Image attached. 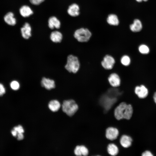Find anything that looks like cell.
<instances>
[{
	"label": "cell",
	"instance_id": "cell-1",
	"mask_svg": "<svg viewBox=\"0 0 156 156\" xmlns=\"http://www.w3.org/2000/svg\"><path fill=\"white\" fill-rule=\"evenodd\" d=\"M133 113V109L130 104H127L125 102L120 103L115 109L114 116L118 120L124 118L130 119Z\"/></svg>",
	"mask_w": 156,
	"mask_h": 156
},
{
	"label": "cell",
	"instance_id": "cell-2",
	"mask_svg": "<svg viewBox=\"0 0 156 156\" xmlns=\"http://www.w3.org/2000/svg\"><path fill=\"white\" fill-rule=\"evenodd\" d=\"M80 63L78 57L72 55H70L67 58L65 69L69 72L75 73L79 70Z\"/></svg>",
	"mask_w": 156,
	"mask_h": 156
},
{
	"label": "cell",
	"instance_id": "cell-3",
	"mask_svg": "<svg viewBox=\"0 0 156 156\" xmlns=\"http://www.w3.org/2000/svg\"><path fill=\"white\" fill-rule=\"evenodd\" d=\"M63 112L68 116H73L77 111L78 107L75 101L73 100H65L62 105Z\"/></svg>",
	"mask_w": 156,
	"mask_h": 156
},
{
	"label": "cell",
	"instance_id": "cell-4",
	"mask_svg": "<svg viewBox=\"0 0 156 156\" xmlns=\"http://www.w3.org/2000/svg\"><path fill=\"white\" fill-rule=\"evenodd\" d=\"M92 34L87 28H82L77 29L74 34L75 38L80 42H86L90 39Z\"/></svg>",
	"mask_w": 156,
	"mask_h": 156
},
{
	"label": "cell",
	"instance_id": "cell-5",
	"mask_svg": "<svg viewBox=\"0 0 156 156\" xmlns=\"http://www.w3.org/2000/svg\"><path fill=\"white\" fill-rule=\"evenodd\" d=\"M115 62V60L113 57L109 55H107L104 57L101 63L103 68L109 70L113 68Z\"/></svg>",
	"mask_w": 156,
	"mask_h": 156
},
{
	"label": "cell",
	"instance_id": "cell-6",
	"mask_svg": "<svg viewBox=\"0 0 156 156\" xmlns=\"http://www.w3.org/2000/svg\"><path fill=\"white\" fill-rule=\"evenodd\" d=\"M108 81L110 85L113 88L119 86L121 83L120 78L116 73H111L108 77Z\"/></svg>",
	"mask_w": 156,
	"mask_h": 156
},
{
	"label": "cell",
	"instance_id": "cell-7",
	"mask_svg": "<svg viewBox=\"0 0 156 156\" xmlns=\"http://www.w3.org/2000/svg\"><path fill=\"white\" fill-rule=\"evenodd\" d=\"M135 92L139 98L143 99L146 98L148 94V90L143 85L136 86L135 89Z\"/></svg>",
	"mask_w": 156,
	"mask_h": 156
},
{
	"label": "cell",
	"instance_id": "cell-8",
	"mask_svg": "<svg viewBox=\"0 0 156 156\" xmlns=\"http://www.w3.org/2000/svg\"><path fill=\"white\" fill-rule=\"evenodd\" d=\"M119 134L118 129L113 127H109L106 130L105 136L108 139L113 140L117 138Z\"/></svg>",
	"mask_w": 156,
	"mask_h": 156
},
{
	"label": "cell",
	"instance_id": "cell-9",
	"mask_svg": "<svg viewBox=\"0 0 156 156\" xmlns=\"http://www.w3.org/2000/svg\"><path fill=\"white\" fill-rule=\"evenodd\" d=\"M31 29L30 24L25 23L21 28V32L22 37L26 39H28L31 36Z\"/></svg>",
	"mask_w": 156,
	"mask_h": 156
},
{
	"label": "cell",
	"instance_id": "cell-10",
	"mask_svg": "<svg viewBox=\"0 0 156 156\" xmlns=\"http://www.w3.org/2000/svg\"><path fill=\"white\" fill-rule=\"evenodd\" d=\"M41 84L42 87L48 90H50L55 87V82L53 80L45 77L42 78Z\"/></svg>",
	"mask_w": 156,
	"mask_h": 156
},
{
	"label": "cell",
	"instance_id": "cell-11",
	"mask_svg": "<svg viewBox=\"0 0 156 156\" xmlns=\"http://www.w3.org/2000/svg\"><path fill=\"white\" fill-rule=\"evenodd\" d=\"M79 6L76 3H73L70 5L67 10V12L70 16L75 17L78 16L80 13Z\"/></svg>",
	"mask_w": 156,
	"mask_h": 156
},
{
	"label": "cell",
	"instance_id": "cell-12",
	"mask_svg": "<svg viewBox=\"0 0 156 156\" xmlns=\"http://www.w3.org/2000/svg\"><path fill=\"white\" fill-rule=\"evenodd\" d=\"M48 23V26L51 29H53L54 28L59 29L60 27V21L54 16H52L49 18Z\"/></svg>",
	"mask_w": 156,
	"mask_h": 156
},
{
	"label": "cell",
	"instance_id": "cell-13",
	"mask_svg": "<svg viewBox=\"0 0 156 156\" xmlns=\"http://www.w3.org/2000/svg\"><path fill=\"white\" fill-rule=\"evenodd\" d=\"M74 153L77 156H87L88 154V151L85 146L83 145H79L76 147Z\"/></svg>",
	"mask_w": 156,
	"mask_h": 156
},
{
	"label": "cell",
	"instance_id": "cell-14",
	"mask_svg": "<svg viewBox=\"0 0 156 156\" xmlns=\"http://www.w3.org/2000/svg\"><path fill=\"white\" fill-rule=\"evenodd\" d=\"M132 139L129 136L126 135H122L120 139V143L123 147L127 148L130 147L131 145Z\"/></svg>",
	"mask_w": 156,
	"mask_h": 156
},
{
	"label": "cell",
	"instance_id": "cell-15",
	"mask_svg": "<svg viewBox=\"0 0 156 156\" xmlns=\"http://www.w3.org/2000/svg\"><path fill=\"white\" fill-rule=\"evenodd\" d=\"M142 27L141 21L138 19L134 20L133 23L130 26V29L132 31L135 32L140 31Z\"/></svg>",
	"mask_w": 156,
	"mask_h": 156
},
{
	"label": "cell",
	"instance_id": "cell-16",
	"mask_svg": "<svg viewBox=\"0 0 156 156\" xmlns=\"http://www.w3.org/2000/svg\"><path fill=\"white\" fill-rule=\"evenodd\" d=\"M19 12L21 15L24 17H28L33 13L31 8L27 5L22 6L20 9Z\"/></svg>",
	"mask_w": 156,
	"mask_h": 156
},
{
	"label": "cell",
	"instance_id": "cell-17",
	"mask_svg": "<svg viewBox=\"0 0 156 156\" xmlns=\"http://www.w3.org/2000/svg\"><path fill=\"white\" fill-rule=\"evenodd\" d=\"M4 19L5 22L8 24L14 26L16 23V20L14 17L13 13L12 12L7 13L4 16Z\"/></svg>",
	"mask_w": 156,
	"mask_h": 156
},
{
	"label": "cell",
	"instance_id": "cell-18",
	"mask_svg": "<svg viewBox=\"0 0 156 156\" xmlns=\"http://www.w3.org/2000/svg\"><path fill=\"white\" fill-rule=\"evenodd\" d=\"M62 33L58 31H54L52 32L50 36L51 40L55 43L60 42L62 39Z\"/></svg>",
	"mask_w": 156,
	"mask_h": 156
},
{
	"label": "cell",
	"instance_id": "cell-19",
	"mask_svg": "<svg viewBox=\"0 0 156 156\" xmlns=\"http://www.w3.org/2000/svg\"><path fill=\"white\" fill-rule=\"evenodd\" d=\"M107 23L110 25L117 26L119 24V20L117 16L114 14L109 15L107 19Z\"/></svg>",
	"mask_w": 156,
	"mask_h": 156
},
{
	"label": "cell",
	"instance_id": "cell-20",
	"mask_svg": "<svg viewBox=\"0 0 156 156\" xmlns=\"http://www.w3.org/2000/svg\"><path fill=\"white\" fill-rule=\"evenodd\" d=\"M60 106V103L57 100H53L51 101L48 104L49 109L53 112H56L58 111Z\"/></svg>",
	"mask_w": 156,
	"mask_h": 156
},
{
	"label": "cell",
	"instance_id": "cell-21",
	"mask_svg": "<svg viewBox=\"0 0 156 156\" xmlns=\"http://www.w3.org/2000/svg\"><path fill=\"white\" fill-rule=\"evenodd\" d=\"M108 153L112 156L116 155L118 153V149L117 146L114 144H110L107 147Z\"/></svg>",
	"mask_w": 156,
	"mask_h": 156
},
{
	"label": "cell",
	"instance_id": "cell-22",
	"mask_svg": "<svg viewBox=\"0 0 156 156\" xmlns=\"http://www.w3.org/2000/svg\"><path fill=\"white\" fill-rule=\"evenodd\" d=\"M121 64L123 66H127L131 63V60L130 57L127 55L122 56L120 60Z\"/></svg>",
	"mask_w": 156,
	"mask_h": 156
},
{
	"label": "cell",
	"instance_id": "cell-23",
	"mask_svg": "<svg viewBox=\"0 0 156 156\" xmlns=\"http://www.w3.org/2000/svg\"><path fill=\"white\" fill-rule=\"evenodd\" d=\"M138 50L140 53L143 54H148L150 51L148 47L144 44H142L140 45L138 47Z\"/></svg>",
	"mask_w": 156,
	"mask_h": 156
},
{
	"label": "cell",
	"instance_id": "cell-24",
	"mask_svg": "<svg viewBox=\"0 0 156 156\" xmlns=\"http://www.w3.org/2000/svg\"><path fill=\"white\" fill-rule=\"evenodd\" d=\"M10 86L12 89L15 90H18L20 86L18 82L15 80L11 82Z\"/></svg>",
	"mask_w": 156,
	"mask_h": 156
},
{
	"label": "cell",
	"instance_id": "cell-25",
	"mask_svg": "<svg viewBox=\"0 0 156 156\" xmlns=\"http://www.w3.org/2000/svg\"><path fill=\"white\" fill-rule=\"evenodd\" d=\"M14 129L17 131L18 133H23L24 132V130L22 127L20 125H19L17 127H14Z\"/></svg>",
	"mask_w": 156,
	"mask_h": 156
},
{
	"label": "cell",
	"instance_id": "cell-26",
	"mask_svg": "<svg viewBox=\"0 0 156 156\" xmlns=\"http://www.w3.org/2000/svg\"><path fill=\"white\" fill-rule=\"evenodd\" d=\"M29 1L32 4L37 5L43 2L44 0H29Z\"/></svg>",
	"mask_w": 156,
	"mask_h": 156
},
{
	"label": "cell",
	"instance_id": "cell-27",
	"mask_svg": "<svg viewBox=\"0 0 156 156\" xmlns=\"http://www.w3.org/2000/svg\"><path fill=\"white\" fill-rule=\"evenodd\" d=\"M5 92V89L3 85L0 83V96L3 95Z\"/></svg>",
	"mask_w": 156,
	"mask_h": 156
},
{
	"label": "cell",
	"instance_id": "cell-28",
	"mask_svg": "<svg viewBox=\"0 0 156 156\" xmlns=\"http://www.w3.org/2000/svg\"><path fill=\"white\" fill-rule=\"evenodd\" d=\"M142 156H153V155L152 153L148 151H146L144 152L142 154Z\"/></svg>",
	"mask_w": 156,
	"mask_h": 156
},
{
	"label": "cell",
	"instance_id": "cell-29",
	"mask_svg": "<svg viewBox=\"0 0 156 156\" xmlns=\"http://www.w3.org/2000/svg\"><path fill=\"white\" fill-rule=\"evenodd\" d=\"M17 136V139L18 140H22L24 138V135L23 133H18Z\"/></svg>",
	"mask_w": 156,
	"mask_h": 156
},
{
	"label": "cell",
	"instance_id": "cell-30",
	"mask_svg": "<svg viewBox=\"0 0 156 156\" xmlns=\"http://www.w3.org/2000/svg\"><path fill=\"white\" fill-rule=\"evenodd\" d=\"M11 133L12 135L14 137H16L17 136L18 133L14 129H13L11 131Z\"/></svg>",
	"mask_w": 156,
	"mask_h": 156
},
{
	"label": "cell",
	"instance_id": "cell-31",
	"mask_svg": "<svg viewBox=\"0 0 156 156\" xmlns=\"http://www.w3.org/2000/svg\"><path fill=\"white\" fill-rule=\"evenodd\" d=\"M153 98L156 104V92L154 94Z\"/></svg>",
	"mask_w": 156,
	"mask_h": 156
},
{
	"label": "cell",
	"instance_id": "cell-32",
	"mask_svg": "<svg viewBox=\"0 0 156 156\" xmlns=\"http://www.w3.org/2000/svg\"><path fill=\"white\" fill-rule=\"evenodd\" d=\"M137 2H140L142 1H146L148 0H135Z\"/></svg>",
	"mask_w": 156,
	"mask_h": 156
}]
</instances>
